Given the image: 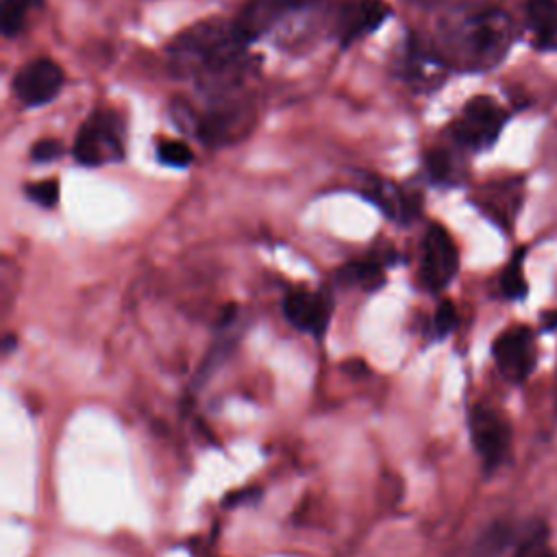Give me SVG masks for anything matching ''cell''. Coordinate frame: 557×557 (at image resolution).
I'll use <instances>...</instances> for the list:
<instances>
[{
  "label": "cell",
  "mask_w": 557,
  "mask_h": 557,
  "mask_svg": "<svg viewBox=\"0 0 557 557\" xmlns=\"http://www.w3.org/2000/svg\"><path fill=\"white\" fill-rule=\"evenodd\" d=\"M63 85V67L48 57L24 63L11 78V91L24 107H44L52 102Z\"/></svg>",
  "instance_id": "52a82bcc"
},
{
  "label": "cell",
  "mask_w": 557,
  "mask_h": 557,
  "mask_svg": "<svg viewBox=\"0 0 557 557\" xmlns=\"http://www.w3.org/2000/svg\"><path fill=\"white\" fill-rule=\"evenodd\" d=\"M468 429L472 446L483 461V468L487 472L500 468L509 457L511 446V431L505 418L492 407L474 405L468 413Z\"/></svg>",
  "instance_id": "8992f818"
},
{
  "label": "cell",
  "mask_w": 557,
  "mask_h": 557,
  "mask_svg": "<svg viewBox=\"0 0 557 557\" xmlns=\"http://www.w3.org/2000/svg\"><path fill=\"white\" fill-rule=\"evenodd\" d=\"M424 165H426L429 178L433 183H440V185H450L459 176L457 157L448 148H433V150H429L426 157H424Z\"/></svg>",
  "instance_id": "2e32d148"
},
{
  "label": "cell",
  "mask_w": 557,
  "mask_h": 557,
  "mask_svg": "<svg viewBox=\"0 0 557 557\" xmlns=\"http://www.w3.org/2000/svg\"><path fill=\"white\" fill-rule=\"evenodd\" d=\"M124 152L126 126L120 113L113 109H96L89 113L72 144V157L87 168L122 161Z\"/></svg>",
  "instance_id": "277c9868"
},
{
  "label": "cell",
  "mask_w": 557,
  "mask_h": 557,
  "mask_svg": "<svg viewBox=\"0 0 557 557\" xmlns=\"http://www.w3.org/2000/svg\"><path fill=\"white\" fill-rule=\"evenodd\" d=\"M527 22L537 48L557 50V0H527Z\"/></svg>",
  "instance_id": "5bb4252c"
},
{
  "label": "cell",
  "mask_w": 557,
  "mask_h": 557,
  "mask_svg": "<svg viewBox=\"0 0 557 557\" xmlns=\"http://www.w3.org/2000/svg\"><path fill=\"white\" fill-rule=\"evenodd\" d=\"M505 120L507 113L494 98L474 96L463 104L461 113L453 120L448 133L457 148L476 152L490 148L498 139Z\"/></svg>",
  "instance_id": "5b68a950"
},
{
  "label": "cell",
  "mask_w": 557,
  "mask_h": 557,
  "mask_svg": "<svg viewBox=\"0 0 557 557\" xmlns=\"http://www.w3.org/2000/svg\"><path fill=\"white\" fill-rule=\"evenodd\" d=\"M157 161L168 168H187L194 163L191 148L181 139H159L154 146Z\"/></svg>",
  "instance_id": "ffe728a7"
},
{
  "label": "cell",
  "mask_w": 557,
  "mask_h": 557,
  "mask_svg": "<svg viewBox=\"0 0 557 557\" xmlns=\"http://www.w3.org/2000/svg\"><path fill=\"white\" fill-rule=\"evenodd\" d=\"M513 39V22L505 11L479 9L444 17L431 46L446 70L490 72L507 57Z\"/></svg>",
  "instance_id": "7a4b0ae2"
},
{
  "label": "cell",
  "mask_w": 557,
  "mask_h": 557,
  "mask_svg": "<svg viewBox=\"0 0 557 557\" xmlns=\"http://www.w3.org/2000/svg\"><path fill=\"white\" fill-rule=\"evenodd\" d=\"M44 7V0H2L0 28L7 39L22 35L30 22V15Z\"/></svg>",
  "instance_id": "9a60e30c"
},
{
  "label": "cell",
  "mask_w": 557,
  "mask_h": 557,
  "mask_svg": "<svg viewBox=\"0 0 557 557\" xmlns=\"http://www.w3.org/2000/svg\"><path fill=\"white\" fill-rule=\"evenodd\" d=\"M459 270V250L442 224H431L422 239L420 278L431 292L444 289Z\"/></svg>",
  "instance_id": "ba28073f"
},
{
  "label": "cell",
  "mask_w": 557,
  "mask_h": 557,
  "mask_svg": "<svg viewBox=\"0 0 557 557\" xmlns=\"http://www.w3.org/2000/svg\"><path fill=\"white\" fill-rule=\"evenodd\" d=\"M248 46L235 20L207 17L170 41L165 61L174 78L191 83L202 98H218L244 91L255 67Z\"/></svg>",
  "instance_id": "6da1fadb"
},
{
  "label": "cell",
  "mask_w": 557,
  "mask_h": 557,
  "mask_svg": "<svg viewBox=\"0 0 557 557\" xmlns=\"http://www.w3.org/2000/svg\"><path fill=\"white\" fill-rule=\"evenodd\" d=\"M176 124L196 135L205 146L222 148L242 141L257 120V104L246 91H235L218 98H205L202 109L189 104H172Z\"/></svg>",
  "instance_id": "3957f363"
},
{
  "label": "cell",
  "mask_w": 557,
  "mask_h": 557,
  "mask_svg": "<svg viewBox=\"0 0 557 557\" xmlns=\"http://www.w3.org/2000/svg\"><path fill=\"white\" fill-rule=\"evenodd\" d=\"M513 557H553V550L548 544V527L542 520L533 522L524 531L522 540L513 550Z\"/></svg>",
  "instance_id": "ac0fdd59"
},
{
  "label": "cell",
  "mask_w": 557,
  "mask_h": 557,
  "mask_svg": "<svg viewBox=\"0 0 557 557\" xmlns=\"http://www.w3.org/2000/svg\"><path fill=\"white\" fill-rule=\"evenodd\" d=\"M411 2H416V4H420V7L431 9V7H440V4H444V2H448V0H411Z\"/></svg>",
  "instance_id": "484cf974"
},
{
  "label": "cell",
  "mask_w": 557,
  "mask_h": 557,
  "mask_svg": "<svg viewBox=\"0 0 557 557\" xmlns=\"http://www.w3.org/2000/svg\"><path fill=\"white\" fill-rule=\"evenodd\" d=\"M511 537H513L511 524H507V522H494V524H490V527L481 533V537L476 540L474 553H476L479 557H494V555H498V553L511 542Z\"/></svg>",
  "instance_id": "d6986e66"
},
{
  "label": "cell",
  "mask_w": 557,
  "mask_h": 557,
  "mask_svg": "<svg viewBox=\"0 0 557 557\" xmlns=\"http://www.w3.org/2000/svg\"><path fill=\"white\" fill-rule=\"evenodd\" d=\"M389 13L392 9L385 0H350L337 9L331 35L342 48H348L361 37L381 28Z\"/></svg>",
  "instance_id": "30bf717a"
},
{
  "label": "cell",
  "mask_w": 557,
  "mask_h": 557,
  "mask_svg": "<svg viewBox=\"0 0 557 557\" xmlns=\"http://www.w3.org/2000/svg\"><path fill=\"white\" fill-rule=\"evenodd\" d=\"M333 302L326 294L294 289L283 298V313L287 322L313 337H322L331 320Z\"/></svg>",
  "instance_id": "7c38bea8"
},
{
  "label": "cell",
  "mask_w": 557,
  "mask_h": 557,
  "mask_svg": "<svg viewBox=\"0 0 557 557\" xmlns=\"http://www.w3.org/2000/svg\"><path fill=\"white\" fill-rule=\"evenodd\" d=\"M500 292L511 300L527 296V278L522 274V250H518V255L509 261V265L500 274Z\"/></svg>",
  "instance_id": "44dd1931"
},
{
  "label": "cell",
  "mask_w": 557,
  "mask_h": 557,
  "mask_svg": "<svg viewBox=\"0 0 557 557\" xmlns=\"http://www.w3.org/2000/svg\"><path fill=\"white\" fill-rule=\"evenodd\" d=\"M324 0H250L235 17L239 30L252 44L259 37L274 30L281 22L292 20V15L305 13L320 7Z\"/></svg>",
  "instance_id": "9c48e42d"
},
{
  "label": "cell",
  "mask_w": 557,
  "mask_h": 557,
  "mask_svg": "<svg viewBox=\"0 0 557 557\" xmlns=\"http://www.w3.org/2000/svg\"><path fill=\"white\" fill-rule=\"evenodd\" d=\"M24 194L28 200H33L35 205L44 207V209H52L59 202L61 196V185L57 178H44L37 183H28L24 187Z\"/></svg>",
  "instance_id": "7402d4cb"
},
{
  "label": "cell",
  "mask_w": 557,
  "mask_h": 557,
  "mask_svg": "<svg viewBox=\"0 0 557 557\" xmlns=\"http://www.w3.org/2000/svg\"><path fill=\"white\" fill-rule=\"evenodd\" d=\"M65 152V146L54 137H44L30 146V159L35 163H50L61 159Z\"/></svg>",
  "instance_id": "603a6c76"
},
{
  "label": "cell",
  "mask_w": 557,
  "mask_h": 557,
  "mask_svg": "<svg viewBox=\"0 0 557 557\" xmlns=\"http://www.w3.org/2000/svg\"><path fill=\"white\" fill-rule=\"evenodd\" d=\"M500 374L511 383H522L535 366V342L529 326H511L503 331L492 346Z\"/></svg>",
  "instance_id": "8fae6325"
},
{
  "label": "cell",
  "mask_w": 557,
  "mask_h": 557,
  "mask_svg": "<svg viewBox=\"0 0 557 557\" xmlns=\"http://www.w3.org/2000/svg\"><path fill=\"white\" fill-rule=\"evenodd\" d=\"M542 320H544V329H546V331H555V329H557V309L544 313Z\"/></svg>",
  "instance_id": "d4e9b609"
},
{
  "label": "cell",
  "mask_w": 557,
  "mask_h": 557,
  "mask_svg": "<svg viewBox=\"0 0 557 557\" xmlns=\"http://www.w3.org/2000/svg\"><path fill=\"white\" fill-rule=\"evenodd\" d=\"M361 191H363L366 198H370L389 218H396V220H403V222L411 220L420 209V202L413 196L405 194L396 185H392L387 181H381V178H368L363 183Z\"/></svg>",
  "instance_id": "4fadbf2b"
},
{
  "label": "cell",
  "mask_w": 557,
  "mask_h": 557,
  "mask_svg": "<svg viewBox=\"0 0 557 557\" xmlns=\"http://www.w3.org/2000/svg\"><path fill=\"white\" fill-rule=\"evenodd\" d=\"M337 278L346 285H361L363 289H376L385 281L381 265L374 261H352L337 272Z\"/></svg>",
  "instance_id": "e0dca14e"
},
{
  "label": "cell",
  "mask_w": 557,
  "mask_h": 557,
  "mask_svg": "<svg viewBox=\"0 0 557 557\" xmlns=\"http://www.w3.org/2000/svg\"><path fill=\"white\" fill-rule=\"evenodd\" d=\"M455 326H457V309L450 300H444L433 315V329L437 337H446L448 333L455 331Z\"/></svg>",
  "instance_id": "cb8c5ba5"
}]
</instances>
